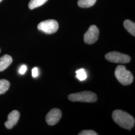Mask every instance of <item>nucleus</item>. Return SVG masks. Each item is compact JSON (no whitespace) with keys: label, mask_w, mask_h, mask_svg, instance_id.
Segmentation results:
<instances>
[{"label":"nucleus","mask_w":135,"mask_h":135,"mask_svg":"<svg viewBox=\"0 0 135 135\" xmlns=\"http://www.w3.org/2000/svg\"><path fill=\"white\" fill-rule=\"evenodd\" d=\"M48 0H31L29 3V8L33 10L45 4Z\"/></svg>","instance_id":"nucleus-11"},{"label":"nucleus","mask_w":135,"mask_h":135,"mask_svg":"<svg viewBox=\"0 0 135 135\" xmlns=\"http://www.w3.org/2000/svg\"><path fill=\"white\" fill-rule=\"evenodd\" d=\"M79 135H98V133L93 130H83L81 131Z\"/></svg>","instance_id":"nucleus-15"},{"label":"nucleus","mask_w":135,"mask_h":135,"mask_svg":"<svg viewBox=\"0 0 135 135\" xmlns=\"http://www.w3.org/2000/svg\"><path fill=\"white\" fill-rule=\"evenodd\" d=\"M97 0H79L78 6L81 8H89L95 5Z\"/></svg>","instance_id":"nucleus-13"},{"label":"nucleus","mask_w":135,"mask_h":135,"mask_svg":"<svg viewBox=\"0 0 135 135\" xmlns=\"http://www.w3.org/2000/svg\"><path fill=\"white\" fill-rule=\"evenodd\" d=\"M96 94L90 91L73 93L68 96V99L72 102L94 103L97 100Z\"/></svg>","instance_id":"nucleus-2"},{"label":"nucleus","mask_w":135,"mask_h":135,"mask_svg":"<svg viewBox=\"0 0 135 135\" xmlns=\"http://www.w3.org/2000/svg\"><path fill=\"white\" fill-rule=\"evenodd\" d=\"M13 62V59L8 55H5L0 58V72H3L10 66Z\"/></svg>","instance_id":"nucleus-9"},{"label":"nucleus","mask_w":135,"mask_h":135,"mask_svg":"<svg viewBox=\"0 0 135 135\" xmlns=\"http://www.w3.org/2000/svg\"><path fill=\"white\" fill-rule=\"evenodd\" d=\"M114 122L121 127L130 131L135 125V119L129 114L120 110H115L112 113Z\"/></svg>","instance_id":"nucleus-1"},{"label":"nucleus","mask_w":135,"mask_h":135,"mask_svg":"<svg viewBox=\"0 0 135 135\" xmlns=\"http://www.w3.org/2000/svg\"><path fill=\"white\" fill-rule=\"evenodd\" d=\"M99 30L95 25H92L88 30L84 36V41L87 44L95 43L98 40Z\"/></svg>","instance_id":"nucleus-6"},{"label":"nucleus","mask_w":135,"mask_h":135,"mask_svg":"<svg viewBox=\"0 0 135 135\" xmlns=\"http://www.w3.org/2000/svg\"><path fill=\"white\" fill-rule=\"evenodd\" d=\"M115 75L119 82L123 85H129L133 81L134 77L132 73L127 70L126 68L119 65L116 68Z\"/></svg>","instance_id":"nucleus-3"},{"label":"nucleus","mask_w":135,"mask_h":135,"mask_svg":"<svg viewBox=\"0 0 135 135\" xmlns=\"http://www.w3.org/2000/svg\"><path fill=\"white\" fill-rule=\"evenodd\" d=\"M32 76L33 77H37L38 76V75H39L38 69L36 67L33 68L32 69Z\"/></svg>","instance_id":"nucleus-16"},{"label":"nucleus","mask_w":135,"mask_h":135,"mask_svg":"<svg viewBox=\"0 0 135 135\" xmlns=\"http://www.w3.org/2000/svg\"><path fill=\"white\" fill-rule=\"evenodd\" d=\"M76 77L80 81H83L86 79L87 78V74L85 71L83 69H80L77 70L76 72Z\"/></svg>","instance_id":"nucleus-14"},{"label":"nucleus","mask_w":135,"mask_h":135,"mask_svg":"<svg viewBox=\"0 0 135 135\" xmlns=\"http://www.w3.org/2000/svg\"><path fill=\"white\" fill-rule=\"evenodd\" d=\"M27 70V66H26V65H22V66L20 67L19 72V73L20 74L23 75V74H24L25 73H26Z\"/></svg>","instance_id":"nucleus-17"},{"label":"nucleus","mask_w":135,"mask_h":135,"mask_svg":"<svg viewBox=\"0 0 135 135\" xmlns=\"http://www.w3.org/2000/svg\"><path fill=\"white\" fill-rule=\"evenodd\" d=\"M10 86V82L5 79L0 80V95L4 94L7 92Z\"/></svg>","instance_id":"nucleus-12"},{"label":"nucleus","mask_w":135,"mask_h":135,"mask_svg":"<svg viewBox=\"0 0 135 135\" xmlns=\"http://www.w3.org/2000/svg\"><path fill=\"white\" fill-rule=\"evenodd\" d=\"M19 118L18 111L14 110L11 112L8 116V120L5 123V127L8 129H12L18 123Z\"/></svg>","instance_id":"nucleus-8"},{"label":"nucleus","mask_w":135,"mask_h":135,"mask_svg":"<svg viewBox=\"0 0 135 135\" xmlns=\"http://www.w3.org/2000/svg\"><path fill=\"white\" fill-rule=\"evenodd\" d=\"M2 1H3V0H0V3H1V2Z\"/></svg>","instance_id":"nucleus-18"},{"label":"nucleus","mask_w":135,"mask_h":135,"mask_svg":"<svg viewBox=\"0 0 135 135\" xmlns=\"http://www.w3.org/2000/svg\"><path fill=\"white\" fill-rule=\"evenodd\" d=\"M61 117V111L57 108H54L47 114L46 117V121L49 125H55L59 122Z\"/></svg>","instance_id":"nucleus-7"},{"label":"nucleus","mask_w":135,"mask_h":135,"mask_svg":"<svg viewBox=\"0 0 135 135\" xmlns=\"http://www.w3.org/2000/svg\"><path fill=\"white\" fill-rule=\"evenodd\" d=\"M124 26L127 31L133 36H135V24L129 20H126L124 22Z\"/></svg>","instance_id":"nucleus-10"},{"label":"nucleus","mask_w":135,"mask_h":135,"mask_svg":"<svg viewBox=\"0 0 135 135\" xmlns=\"http://www.w3.org/2000/svg\"><path fill=\"white\" fill-rule=\"evenodd\" d=\"M105 58L108 61L112 63L125 64L129 63L131 61L129 56L116 51L107 54Z\"/></svg>","instance_id":"nucleus-5"},{"label":"nucleus","mask_w":135,"mask_h":135,"mask_svg":"<svg viewBox=\"0 0 135 135\" xmlns=\"http://www.w3.org/2000/svg\"><path fill=\"white\" fill-rule=\"evenodd\" d=\"M0 52H1V49H0Z\"/></svg>","instance_id":"nucleus-19"},{"label":"nucleus","mask_w":135,"mask_h":135,"mask_svg":"<svg viewBox=\"0 0 135 135\" xmlns=\"http://www.w3.org/2000/svg\"><path fill=\"white\" fill-rule=\"evenodd\" d=\"M58 23L55 20H45L41 22L38 25V29L47 34L55 33L58 31Z\"/></svg>","instance_id":"nucleus-4"}]
</instances>
